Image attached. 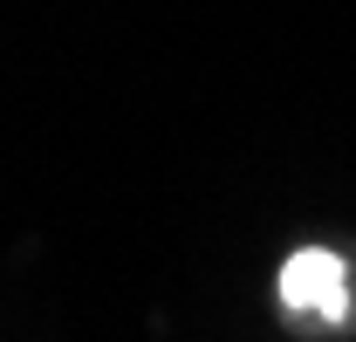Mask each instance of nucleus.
Here are the masks:
<instances>
[{
  "mask_svg": "<svg viewBox=\"0 0 356 342\" xmlns=\"http://www.w3.org/2000/svg\"><path fill=\"white\" fill-rule=\"evenodd\" d=\"M281 301L288 315H315V322H343L350 315V267L329 247H302L281 267Z\"/></svg>",
  "mask_w": 356,
  "mask_h": 342,
  "instance_id": "1",
  "label": "nucleus"
}]
</instances>
